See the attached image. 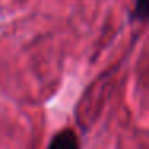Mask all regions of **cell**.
Segmentation results:
<instances>
[{
	"label": "cell",
	"mask_w": 149,
	"mask_h": 149,
	"mask_svg": "<svg viewBox=\"0 0 149 149\" xmlns=\"http://www.w3.org/2000/svg\"><path fill=\"white\" fill-rule=\"evenodd\" d=\"M50 149H77L79 148V139L72 130H63L56 133L48 143Z\"/></svg>",
	"instance_id": "obj_1"
},
{
	"label": "cell",
	"mask_w": 149,
	"mask_h": 149,
	"mask_svg": "<svg viewBox=\"0 0 149 149\" xmlns=\"http://www.w3.org/2000/svg\"><path fill=\"white\" fill-rule=\"evenodd\" d=\"M149 15V5L148 0H135V7L132 10L130 19L132 21H139V23H146Z\"/></svg>",
	"instance_id": "obj_2"
}]
</instances>
